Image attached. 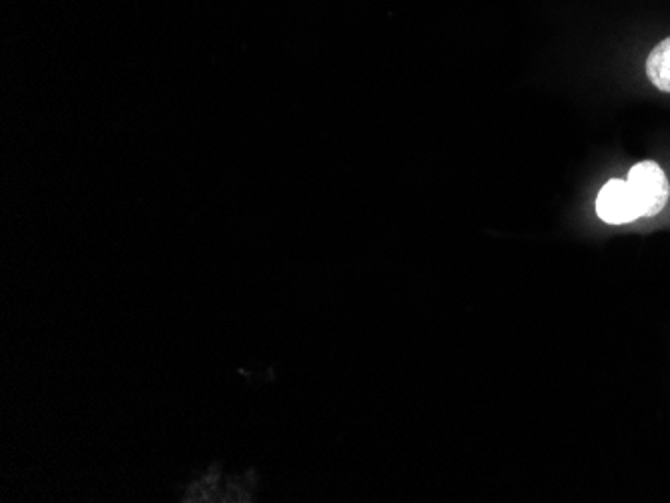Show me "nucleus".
I'll use <instances>...</instances> for the list:
<instances>
[{
	"label": "nucleus",
	"instance_id": "1",
	"mask_svg": "<svg viewBox=\"0 0 670 503\" xmlns=\"http://www.w3.org/2000/svg\"><path fill=\"white\" fill-rule=\"evenodd\" d=\"M626 183L633 191L643 217H655L667 205L670 195L669 179L653 160L634 165Z\"/></svg>",
	"mask_w": 670,
	"mask_h": 503
},
{
	"label": "nucleus",
	"instance_id": "2",
	"mask_svg": "<svg viewBox=\"0 0 670 503\" xmlns=\"http://www.w3.org/2000/svg\"><path fill=\"white\" fill-rule=\"evenodd\" d=\"M597 213L602 221L610 223V225H622V223H631L643 217L631 187L622 179H612L600 189Z\"/></svg>",
	"mask_w": 670,
	"mask_h": 503
},
{
	"label": "nucleus",
	"instance_id": "3",
	"mask_svg": "<svg viewBox=\"0 0 670 503\" xmlns=\"http://www.w3.org/2000/svg\"><path fill=\"white\" fill-rule=\"evenodd\" d=\"M646 74L653 85L670 93V38H665L655 50H650L646 59Z\"/></svg>",
	"mask_w": 670,
	"mask_h": 503
}]
</instances>
